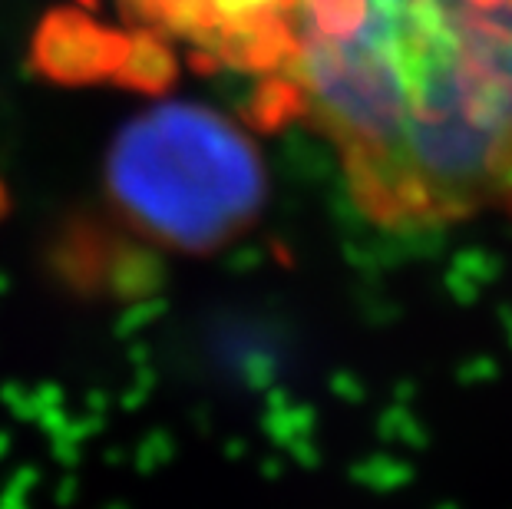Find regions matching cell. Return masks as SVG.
Masks as SVG:
<instances>
[{
	"instance_id": "1",
	"label": "cell",
	"mask_w": 512,
	"mask_h": 509,
	"mask_svg": "<svg viewBox=\"0 0 512 509\" xmlns=\"http://www.w3.org/2000/svg\"><path fill=\"white\" fill-rule=\"evenodd\" d=\"M275 77L367 222L512 219V0H298Z\"/></svg>"
},
{
	"instance_id": "2",
	"label": "cell",
	"mask_w": 512,
	"mask_h": 509,
	"mask_svg": "<svg viewBox=\"0 0 512 509\" xmlns=\"http://www.w3.org/2000/svg\"><path fill=\"white\" fill-rule=\"evenodd\" d=\"M119 215L149 242L212 252L265 205V166L242 129L195 103L156 106L123 126L106 156Z\"/></svg>"
},
{
	"instance_id": "3",
	"label": "cell",
	"mask_w": 512,
	"mask_h": 509,
	"mask_svg": "<svg viewBox=\"0 0 512 509\" xmlns=\"http://www.w3.org/2000/svg\"><path fill=\"white\" fill-rule=\"evenodd\" d=\"M294 4L298 0H123V14L149 34L189 40L202 60L278 73L291 53Z\"/></svg>"
},
{
	"instance_id": "4",
	"label": "cell",
	"mask_w": 512,
	"mask_h": 509,
	"mask_svg": "<svg viewBox=\"0 0 512 509\" xmlns=\"http://www.w3.org/2000/svg\"><path fill=\"white\" fill-rule=\"evenodd\" d=\"M126 50V34L103 30L76 10H53L37 34L34 63L57 83H93L123 67Z\"/></svg>"
},
{
	"instance_id": "5",
	"label": "cell",
	"mask_w": 512,
	"mask_h": 509,
	"mask_svg": "<svg viewBox=\"0 0 512 509\" xmlns=\"http://www.w3.org/2000/svg\"><path fill=\"white\" fill-rule=\"evenodd\" d=\"M176 53L166 47V40L159 34H149V30H136L129 37V50L123 67L116 70V80L133 86V90H149L159 93L176 80Z\"/></svg>"
}]
</instances>
